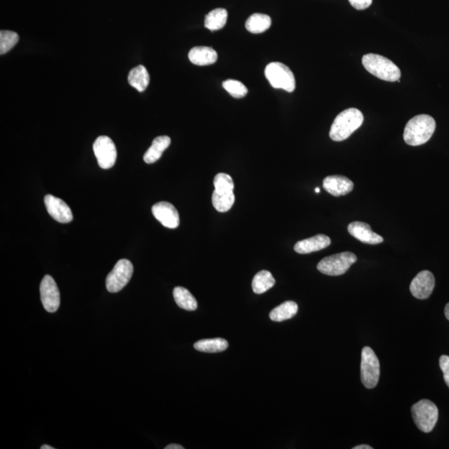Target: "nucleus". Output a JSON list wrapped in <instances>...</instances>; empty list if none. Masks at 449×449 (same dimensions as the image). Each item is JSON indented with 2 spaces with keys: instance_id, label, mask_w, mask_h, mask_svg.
Wrapping results in <instances>:
<instances>
[{
  "instance_id": "c85d7f7f",
  "label": "nucleus",
  "mask_w": 449,
  "mask_h": 449,
  "mask_svg": "<svg viewBox=\"0 0 449 449\" xmlns=\"http://www.w3.org/2000/svg\"><path fill=\"white\" fill-rule=\"evenodd\" d=\"M439 366L441 370L443 371V379L449 388V356L442 355L439 359Z\"/></svg>"
},
{
  "instance_id": "4468645a",
  "label": "nucleus",
  "mask_w": 449,
  "mask_h": 449,
  "mask_svg": "<svg viewBox=\"0 0 449 449\" xmlns=\"http://www.w3.org/2000/svg\"><path fill=\"white\" fill-rule=\"evenodd\" d=\"M348 231L353 238L359 240V242L370 244L382 243V236L375 233L372 231L370 224L362 222H354L348 224Z\"/></svg>"
},
{
  "instance_id": "5701e85b",
  "label": "nucleus",
  "mask_w": 449,
  "mask_h": 449,
  "mask_svg": "<svg viewBox=\"0 0 449 449\" xmlns=\"http://www.w3.org/2000/svg\"><path fill=\"white\" fill-rule=\"evenodd\" d=\"M271 19L263 14H254L247 20L246 28L251 34H262L270 29Z\"/></svg>"
},
{
  "instance_id": "72a5a7b5",
  "label": "nucleus",
  "mask_w": 449,
  "mask_h": 449,
  "mask_svg": "<svg viewBox=\"0 0 449 449\" xmlns=\"http://www.w3.org/2000/svg\"><path fill=\"white\" fill-rule=\"evenodd\" d=\"M41 449H54V448L50 446V445H43Z\"/></svg>"
},
{
  "instance_id": "bb28decb",
  "label": "nucleus",
  "mask_w": 449,
  "mask_h": 449,
  "mask_svg": "<svg viewBox=\"0 0 449 449\" xmlns=\"http://www.w3.org/2000/svg\"><path fill=\"white\" fill-rule=\"evenodd\" d=\"M19 35L13 31L1 30L0 32V54H6L19 42Z\"/></svg>"
},
{
  "instance_id": "6ab92c4d",
  "label": "nucleus",
  "mask_w": 449,
  "mask_h": 449,
  "mask_svg": "<svg viewBox=\"0 0 449 449\" xmlns=\"http://www.w3.org/2000/svg\"><path fill=\"white\" fill-rule=\"evenodd\" d=\"M235 199L233 190L215 189L211 202L216 211L227 212L233 207Z\"/></svg>"
},
{
  "instance_id": "412c9836",
  "label": "nucleus",
  "mask_w": 449,
  "mask_h": 449,
  "mask_svg": "<svg viewBox=\"0 0 449 449\" xmlns=\"http://www.w3.org/2000/svg\"><path fill=\"white\" fill-rule=\"evenodd\" d=\"M298 304L291 300L284 302L275 307L270 313V318L273 322H282L293 318L297 314Z\"/></svg>"
},
{
  "instance_id": "6e6552de",
  "label": "nucleus",
  "mask_w": 449,
  "mask_h": 449,
  "mask_svg": "<svg viewBox=\"0 0 449 449\" xmlns=\"http://www.w3.org/2000/svg\"><path fill=\"white\" fill-rule=\"evenodd\" d=\"M134 274V266L130 260L122 259L118 260L106 279L107 290L111 293L121 291L130 282Z\"/></svg>"
},
{
  "instance_id": "cd10ccee",
  "label": "nucleus",
  "mask_w": 449,
  "mask_h": 449,
  "mask_svg": "<svg viewBox=\"0 0 449 449\" xmlns=\"http://www.w3.org/2000/svg\"><path fill=\"white\" fill-rule=\"evenodd\" d=\"M222 86L235 98H244L248 93L247 87L238 80L228 79L223 82Z\"/></svg>"
},
{
  "instance_id": "423d86ee",
  "label": "nucleus",
  "mask_w": 449,
  "mask_h": 449,
  "mask_svg": "<svg viewBox=\"0 0 449 449\" xmlns=\"http://www.w3.org/2000/svg\"><path fill=\"white\" fill-rule=\"evenodd\" d=\"M357 262V256L352 252H342V253L327 256L317 264L318 271L322 274L337 276L346 273L353 264Z\"/></svg>"
},
{
  "instance_id": "20e7f679",
  "label": "nucleus",
  "mask_w": 449,
  "mask_h": 449,
  "mask_svg": "<svg viewBox=\"0 0 449 449\" xmlns=\"http://www.w3.org/2000/svg\"><path fill=\"white\" fill-rule=\"evenodd\" d=\"M411 412L413 419L419 430L428 434L434 430L439 419V410L432 401H419L412 406Z\"/></svg>"
},
{
  "instance_id": "a878e982",
  "label": "nucleus",
  "mask_w": 449,
  "mask_h": 449,
  "mask_svg": "<svg viewBox=\"0 0 449 449\" xmlns=\"http://www.w3.org/2000/svg\"><path fill=\"white\" fill-rule=\"evenodd\" d=\"M194 348L204 353H219L227 350L228 342L220 338L202 340L194 344Z\"/></svg>"
},
{
  "instance_id": "7ed1b4c3",
  "label": "nucleus",
  "mask_w": 449,
  "mask_h": 449,
  "mask_svg": "<svg viewBox=\"0 0 449 449\" xmlns=\"http://www.w3.org/2000/svg\"><path fill=\"white\" fill-rule=\"evenodd\" d=\"M364 69L376 78L388 82L400 81L401 72L391 60L375 54L364 55L362 59Z\"/></svg>"
},
{
  "instance_id": "f8f14e48",
  "label": "nucleus",
  "mask_w": 449,
  "mask_h": 449,
  "mask_svg": "<svg viewBox=\"0 0 449 449\" xmlns=\"http://www.w3.org/2000/svg\"><path fill=\"white\" fill-rule=\"evenodd\" d=\"M152 211L154 218L161 222L163 227L170 229L179 227V213L172 204L167 202L156 203L152 207Z\"/></svg>"
},
{
  "instance_id": "a211bd4d",
  "label": "nucleus",
  "mask_w": 449,
  "mask_h": 449,
  "mask_svg": "<svg viewBox=\"0 0 449 449\" xmlns=\"http://www.w3.org/2000/svg\"><path fill=\"white\" fill-rule=\"evenodd\" d=\"M171 138L167 136H160L156 138L152 143V146L148 148L146 154L143 156L144 162L147 164L154 163L158 161L163 154V152L170 146Z\"/></svg>"
},
{
  "instance_id": "7c9ffc66",
  "label": "nucleus",
  "mask_w": 449,
  "mask_h": 449,
  "mask_svg": "<svg viewBox=\"0 0 449 449\" xmlns=\"http://www.w3.org/2000/svg\"><path fill=\"white\" fill-rule=\"evenodd\" d=\"M165 449H184V447L179 444H169Z\"/></svg>"
},
{
  "instance_id": "dca6fc26",
  "label": "nucleus",
  "mask_w": 449,
  "mask_h": 449,
  "mask_svg": "<svg viewBox=\"0 0 449 449\" xmlns=\"http://www.w3.org/2000/svg\"><path fill=\"white\" fill-rule=\"evenodd\" d=\"M331 244V240L328 236L319 234L311 238L300 240L295 244L294 250L299 254H310L312 252L322 251Z\"/></svg>"
},
{
  "instance_id": "f257e3e1",
  "label": "nucleus",
  "mask_w": 449,
  "mask_h": 449,
  "mask_svg": "<svg viewBox=\"0 0 449 449\" xmlns=\"http://www.w3.org/2000/svg\"><path fill=\"white\" fill-rule=\"evenodd\" d=\"M436 123L430 115L416 116L408 122L404 132V141L410 146H420L426 143L434 134Z\"/></svg>"
},
{
  "instance_id": "39448f33",
  "label": "nucleus",
  "mask_w": 449,
  "mask_h": 449,
  "mask_svg": "<svg viewBox=\"0 0 449 449\" xmlns=\"http://www.w3.org/2000/svg\"><path fill=\"white\" fill-rule=\"evenodd\" d=\"M264 74L271 85L276 90H283L292 93L295 88V79L290 67L282 63H269Z\"/></svg>"
},
{
  "instance_id": "f704fd0d",
  "label": "nucleus",
  "mask_w": 449,
  "mask_h": 449,
  "mask_svg": "<svg viewBox=\"0 0 449 449\" xmlns=\"http://www.w3.org/2000/svg\"><path fill=\"white\" fill-rule=\"evenodd\" d=\"M315 192H316V194H320V188L316 187L315 188Z\"/></svg>"
},
{
  "instance_id": "0eeeda50",
  "label": "nucleus",
  "mask_w": 449,
  "mask_h": 449,
  "mask_svg": "<svg viewBox=\"0 0 449 449\" xmlns=\"http://www.w3.org/2000/svg\"><path fill=\"white\" fill-rule=\"evenodd\" d=\"M360 373H362L360 376L364 386L367 388H374L377 386L380 376L379 360L370 347L363 348Z\"/></svg>"
},
{
  "instance_id": "473e14b6",
  "label": "nucleus",
  "mask_w": 449,
  "mask_h": 449,
  "mask_svg": "<svg viewBox=\"0 0 449 449\" xmlns=\"http://www.w3.org/2000/svg\"><path fill=\"white\" fill-rule=\"evenodd\" d=\"M444 314L446 316V318L449 320V303L447 304V306L444 309Z\"/></svg>"
},
{
  "instance_id": "1a4fd4ad",
  "label": "nucleus",
  "mask_w": 449,
  "mask_h": 449,
  "mask_svg": "<svg viewBox=\"0 0 449 449\" xmlns=\"http://www.w3.org/2000/svg\"><path fill=\"white\" fill-rule=\"evenodd\" d=\"M94 152L98 165L103 169H110L117 161V148L107 136H100L94 143Z\"/></svg>"
},
{
  "instance_id": "2eb2a0df",
  "label": "nucleus",
  "mask_w": 449,
  "mask_h": 449,
  "mask_svg": "<svg viewBox=\"0 0 449 449\" xmlns=\"http://www.w3.org/2000/svg\"><path fill=\"white\" fill-rule=\"evenodd\" d=\"M323 187L334 196H346L354 189V183L344 176H328L324 179Z\"/></svg>"
},
{
  "instance_id": "ddd939ff",
  "label": "nucleus",
  "mask_w": 449,
  "mask_h": 449,
  "mask_svg": "<svg viewBox=\"0 0 449 449\" xmlns=\"http://www.w3.org/2000/svg\"><path fill=\"white\" fill-rule=\"evenodd\" d=\"M44 203L49 214L60 223H70L73 220L74 216L70 207L63 200L53 195H46Z\"/></svg>"
},
{
  "instance_id": "b1692460",
  "label": "nucleus",
  "mask_w": 449,
  "mask_h": 449,
  "mask_svg": "<svg viewBox=\"0 0 449 449\" xmlns=\"http://www.w3.org/2000/svg\"><path fill=\"white\" fill-rule=\"evenodd\" d=\"M275 284L273 275L268 271H262L255 275L252 280V290L255 294H263L270 290Z\"/></svg>"
},
{
  "instance_id": "2f4dec72",
  "label": "nucleus",
  "mask_w": 449,
  "mask_h": 449,
  "mask_svg": "<svg viewBox=\"0 0 449 449\" xmlns=\"http://www.w3.org/2000/svg\"><path fill=\"white\" fill-rule=\"evenodd\" d=\"M353 449H373V447L370 446V445H358V446H355L353 448Z\"/></svg>"
},
{
  "instance_id": "393cba45",
  "label": "nucleus",
  "mask_w": 449,
  "mask_h": 449,
  "mask_svg": "<svg viewBox=\"0 0 449 449\" xmlns=\"http://www.w3.org/2000/svg\"><path fill=\"white\" fill-rule=\"evenodd\" d=\"M227 11L224 9H216L206 16L205 27L211 31L220 30L226 25Z\"/></svg>"
},
{
  "instance_id": "c756f323",
  "label": "nucleus",
  "mask_w": 449,
  "mask_h": 449,
  "mask_svg": "<svg viewBox=\"0 0 449 449\" xmlns=\"http://www.w3.org/2000/svg\"><path fill=\"white\" fill-rule=\"evenodd\" d=\"M355 10H364L372 5L373 0H348Z\"/></svg>"
},
{
  "instance_id": "f03ea898",
  "label": "nucleus",
  "mask_w": 449,
  "mask_h": 449,
  "mask_svg": "<svg viewBox=\"0 0 449 449\" xmlns=\"http://www.w3.org/2000/svg\"><path fill=\"white\" fill-rule=\"evenodd\" d=\"M364 115L357 108H348L337 116L330 131V138L335 142H342L362 125Z\"/></svg>"
},
{
  "instance_id": "f3484780",
  "label": "nucleus",
  "mask_w": 449,
  "mask_h": 449,
  "mask_svg": "<svg viewBox=\"0 0 449 449\" xmlns=\"http://www.w3.org/2000/svg\"><path fill=\"white\" fill-rule=\"evenodd\" d=\"M188 58L195 65L207 66L218 61V54L212 48L200 46L191 49Z\"/></svg>"
},
{
  "instance_id": "9d476101",
  "label": "nucleus",
  "mask_w": 449,
  "mask_h": 449,
  "mask_svg": "<svg viewBox=\"0 0 449 449\" xmlns=\"http://www.w3.org/2000/svg\"><path fill=\"white\" fill-rule=\"evenodd\" d=\"M40 295L44 309L48 312L54 313L60 306V293L57 284L52 276L47 275L40 284Z\"/></svg>"
},
{
  "instance_id": "aec40b11",
  "label": "nucleus",
  "mask_w": 449,
  "mask_h": 449,
  "mask_svg": "<svg viewBox=\"0 0 449 449\" xmlns=\"http://www.w3.org/2000/svg\"><path fill=\"white\" fill-rule=\"evenodd\" d=\"M128 83L140 93L145 91L150 83V76L146 67L139 65L132 69L128 74Z\"/></svg>"
},
{
  "instance_id": "4be33fe9",
  "label": "nucleus",
  "mask_w": 449,
  "mask_h": 449,
  "mask_svg": "<svg viewBox=\"0 0 449 449\" xmlns=\"http://www.w3.org/2000/svg\"><path fill=\"white\" fill-rule=\"evenodd\" d=\"M174 297L176 304L183 310L194 311L198 309V302L186 288L176 287L174 290Z\"/></svg>"
},
{
  "instance_id": "9b49d317",
  "label": "nucleus",
  "mask_w": 449,
  "mask_h": 449,
  "mask_svg": "<svg viewBox=\"0 0 449 449\" xmlns=\"http://www.w3.org/2000/svg\"><path fill=\"white\" fill-rule=\"evenodd\" d=\"M435 286L434 275L428 271H423L417 275L410 284V292L415 298L425 300L430 297Z\"/></svg>"
}]
</instances>
